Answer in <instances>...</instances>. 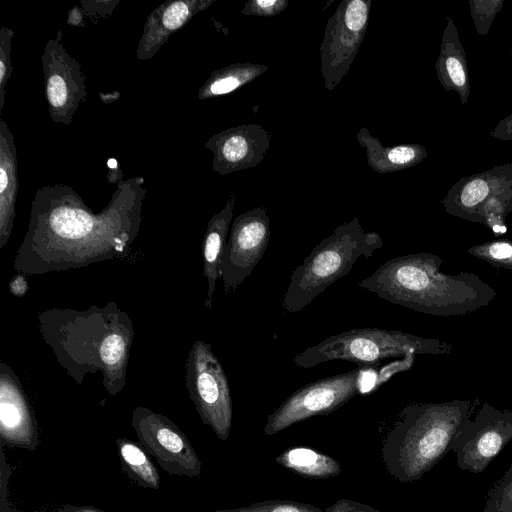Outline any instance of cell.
I'll list each match as a JSON object with an SVG mask.
<instances>
[{
    "label": "cell",
    "mask_w": 512,
    "mask_h": 512,
    "mask_svg": "<svg viewBox=\"0 0 512 512\" xmlns=\"http://www.w3.org/2000/svg\"><path fill=\"white\" fill-rule=\"evenodd\" d=\"M131 425L139 443L169 474L198 477L202 463L185 433L168 417L144 406L134 408Z\"/></svg>",
    "instance_id": "10"
},
{
    "label": "cell",
    "mask_w": 512,
    "mask_h": 512,
    "mask_svg": "<svg viewBox=\"0 0 512 512\" xmlns=\"http://www.w3.org/2000/svg\"><path fill=\"white\" fill-rule=\"evenodd\" d=\"M288 1L255 0L245 4L242 11L245 15L274 16L285 9Z\"/></svg>",
    "instance_id": "30"
},
{
    "label": "cell",
    "mask_w": 512,
    "mask_h": 512,
    "mask_svg": "<svg viewBox=\"0 0 512 512\" xmlns=\"http://www.w3.org/2000/svg\"><path fill=\"white\" fill-rule=\"evenodd\" d=\"M144 183L141 176L122 180L100 212H94L68 185L38 188L14 269L43 275L126 259L142 222Z\"/></svg>",
    "instance_id": "1"
},
{
    "label": "cell",
    "mask_w": 512,
    "mask_h": 512,
    "mask_svg": "<svg viewBox=\"0 0 512 512\" xmlns=\"http://www.w3.org/2000/svg\"><path fill=\"white\" fill-rule=\"evenodd\" d=\"M477 405L478 399L406 405L381 448L388 473L402 483L419 480L451 451Z\"/></svg>",
    "instance_id": "4"
},
{
    "label": "cell",
    "mask_w": 512,
    "mask_h": 512,
    "mask_svg": "<svg viewBox=\"0 0 512 512\" xmlns=\"http://www.w3.org/2000/svg\"><path fill=\"white\" fill-rule=\"evenodd\" d=\"M204 146L213 153V170L226 175L261 161L269 139L259 126H239L210 137Z\"/></svg>",
    "instance_id": "16"
},
{
    "label": "cell",
    "mask_w": 512,
    "mask_h": 512,
    "mask_svg": "<svg viewBox=\"0 0 512 512\" xmlns=\"http://www.w3.org/2000/svg\"><path fill=\"white\" fill-rule=\"evenodd\" d=\"M53 512H106L90 506H64Z\"/></svg>",
    "instance_id": "35"
},
{
    "label": "cell",
    "mask_w": 512,
    "mask_h": 512,
    "mask_svg": "<svg viewBox=\"0 0 512 512\" xmlns=\"http://www.w3.org/2000/svg\"><path fill=\"white\" fill-rule=\"evenodd\" d=\"M212 512H325L324 510L303 502L291 500H267L252 503L234 509H221Z\"/></svg>",
    "instance_id": "27"
},
{
    "label": "cell",
    "mask_w": 512,
    "mask_h": 512,
    "mask_svg": "<svg viewBox=\"0 0 512 512\" xmlns=\"http://www.w3.org/2000/svg\"><path fill=\"white\" fill-rule=\"evenodd\" d=\"M27 290L28 281L26 275L17 272L9 283V292L15 297H22L27 293Z\"/></svg>",
    "instance_id": "34"
},
{
    "label": "cell",
    "mask_w": 512,
    "mask_h": 512,
    "mask_svg": "<svg viewBox=\"0 0 512 512\" xmlns=\"http://www.w3.org/2000/svg\"><path fill=\"white\" fill-rule=\"evenodd\" d=\"M442 258L420 252L388 260L358 287L391 303L433 316H463L489 305L497 292L480 276L446 274Z\"/></svg>",
    "instance_id": "3"
},
{
    "label": "cell",
    "mask_w": 512,
    "mask_h": 512,
    "mask_svg": "<svg viewBox=\"0 0 512 512\" xmlns=\"http://www.w3.org/2000/svg\"><path fill=\"white\" fill-rule=\"evenodd\" d=\"M13 29L3 26L0 30V113L5 104L6 85L12 75L11 44Z\"/></svg>",
    "instance_id": "29"
},
{
    "label": "cell",
    "mask_w": 512,
    "mask_h": 512,
    "mask_svg": "<svg viewBox=\"0 0 512 512\" xmlns=\"http://www.w3.org/2000/svg\"><path fill=\"white\" fill-rule=\"evenodd\" d=\"M37 320L42 339L79 386L87 374L101 373L109 395L123 390L135 330L128 313L115 302L86 310L50 308Z\"/></svg>",
    "instance_id": "2"
},
{
    "label": "cell",
    "mask_w": 512,
    "mask_h": 512,
    "mask_svg": "<svg viewBox=\"0 0 512 512\" xmlns=\"http://www.w3.org/2000/svg\"><path fill=\"white\" fill-rule=\"evenodd\" d=\"M483 512H512V462L489 490Z\"/></svg>",
    "instance_id": "26"
},
{
    "label": "cell",
    "mask_w": 512,
    "mask_h": 512,
    "mask_svg": "<svg viewBox=\"0 0 512 512\" xmlns=\"http://www.w3.org/2000/svg\"><path fill=\"white\" fill-rule=\"evenodd\" d=\"M269 238V217L265 208H255L233 220L220 264L225 294L236 292L251 274L263 257Z\"/></svg>",
    "instance_id": "13"
},
{
    "label": "cell",
    "mask_w": 512,
    "mask_h": 512,
    "mask_svg": "<svg viewBox=\"0 0 512 512\" xmlns=\"http://www.w3.org/2000/svg\"><path fill=\"white\" fill-rule=\"evenodd\" d=\"M266 67L248 63H234L211 73L200 87L198 98L206 100L230 93L263 73Z\"/></svg>",
    "instance_id": "23"
},
{
    "label": "cell",
    "mask_w": 512,
    "mask_h": 512,
    "mask_svg": "<svg viewBox=\"0 0 512 512\" xmlns=\"http://www.w3.org/2000/svg\"><path fill=\"white\" fill-rule=\"evenodd\" d=\"M116 444L121 466L127 476L143 488L159 489V472L143 446L126 438H118Z\"/></svg>",
    "instance_id": "22"
},
{
    "label": "cell",
    "mask_w": 512,
    "mask_h": 512,
    "mask_svg": "<svg viewBox=\"0 0 512 512\" xmlns=\"http://www.w3.org/2000/svg\"><path fill=\"white\" fill-rule=\"evenodd\" d=\"M0 439L10 447L35 450L39 432L33 407L15 372L0 362Z\"/></svg>",
    "instance_id": "15"
},
{
    "label": "cell",
    "mask_w": 512,
    "mask_h": 512,
    "mask_svg": "<svg viewBox=\"0 0 512 512\" xmlns=\"http://www.w3.org/2000/svg\"><path fill=\"white\" fill-rule=\"evenodd\" d=\"M185 386L202 422L226 441L232 425V399L226 373L212 346L196 340L185 362Z\"/></svg>",
    "instance_id": "8"
},
{
    "label": "cell",
    "mask_w": 512,
    "mask_h": 512,
    "mask_svg": "<svg viewBox=\"0 0 512 512\" xmlns=\"http://www.w3.org/2000/svg\"><path fill=\"white\" fill-rule=\"evenodd\" d=\"M468 253L495 268L512 270V241L508 239L476 244Z\"/></svg>",
    "instance_id": "25"
},
{
    "label": "cell",
    "mask_w": 512,
    "mask_h": 512,
    "mask_svg": "<svg viewBox=\"0 0 512 512\" xmlns=\"http://www.w3.org/2000/svg\"><path fill=\"white\" fill-rule=\"evenodd\" d=\"M512 440V410L483 403L456 435L451 451L462 471L481 473Z\"/></svg>",
    "instance_id": "11"
},
{
    "label": "cell",
    "mask_w": 512,
    "mask_h": 512,
    "mask_svg": "<svg viewBox=\"0 0 512 512\" xmlns=\"http://www.w3.org/2000/svg\"><path fill=\"white\" fill-rule=\"evenodd\" d=\"M235 197L231 194L225 206L214 214L208 222L203 238V275L207 281V292L204 306L212 308L213 294L217 279L220 278V264L228 239L232 221Z\"/></svg>",
    "instance_id": "20"
},
{
    "label": "cell",
    "mask_w": 512,
    "mask_h": 512,
    "mask_svg": "<svg viewBox=\"0 0 512 512\" xmlns=\"http://www.w3.org/2000/svg\"><path fill=\"white\" fill-rule=\"evenodd\" d=\"M214 0H167L148 15L139 39L136 58L149 60L197 13L206 10Z\"/></svg>",
    "instance_id": "17"
},
{
    "label": "cell",
    "mask_w": 512,
    "mask_h": 512,
    "mask_svg": "<svg viewBox=\"0 0 512 512\" xmlns=\"http://www.w3.org/2000/svg\"><path fill=\"white\" fill-rule=\"evenodd\" d=\"M119 3L116 1H82L83 11L86 15L91 18L109 16L116 5Z\"/></svg>",
    "instance_id": "31"
},
{
    "label": "cell",
    "mask_w": 512,
    "mask_h": 512,
    "mask_svg": "<svg viewBox=\"0 0 512 512\" xmlns=\"http://www.w3.org/2000/svg\"><path fill=\"white\" fill-rule=\"evenodd\" d=\"M383 246L380 235L366 232L358 219L337 227L292 272L282 297L289 313L302 311L330 285L346 276L359 257L370 258Z\"/></svg>",
    "instance_id": "5"
},
{
    "label": "cell",
    "mask_w": 512,
    "mask_h": 512,
    "mask_svg": "<svg viewBox=\"0 0 512 512\" xmlns=\"http://www.w3.org/2000/svg\"><path fill=\"white\" fill-rule=\"evenodd\" d=\"M442 204L452 216L503 233L506 217L512 212V162L462 177Z\"/></svg>",
    "instance_id": "7"
},
{
    "label": "cell",
    "mask_w": 512,
    "mask_h": 512,
    "mask_svg": "<svg viewBox=\"0 0 512 512\" xmlns=\"http://www.w3.org/2000/svg\"><path fill=\"white\" fill-rule=\"evenodd\" d=\"M370 2L344 1L329 20L322 45L323 75L334 85L350 66L364 37Z\"/></svg>",
    "instance_id": "14"
},
{
    "label": "cell",
    "mask_w": 512,
    "mask_h": 512,
    "mask_svg": "<svg viewBox=\"0 0 512 512\" xmlns=\"http://www.w3.org/2000/svg\"><path fill=\"white\" fill-rule=\"evenodd\" d=\"M490 135L501 141H512V113L503 118Z\"/></svg>",
    "instance_id": "33"
},
{
    "label": "cell",
    "mask_w": 512,
    "mask_h": 512,
    "mask_svg": "<svg viewBox=\"0 0 512 512\" xmlns=\"http://www.w3.org/2000/svg\"><path fill=\"white\" fill-rule=\"evenodd\" d=\"M466 52L452 17H447L440 53L435 64L437 77L446 91H454L465 105L470 96Z\"/></svg>",
    "instance_id": "19"
},
{
    "label": "cell",
    "mask_w": 512,
    "mask_h": 512,
    "mask_svg": "<svg viewBox=\"0 0 512 512\" xmlns=\"http://www.w3.org/2000/svg\"><path fill=\"white\" fill-rule=\"evenodd\" d=\"M511 55H512V46H511Z\"/></svg>",
    "instance_id": "36"
},
{
    "label": "cell",
    "mask_w": 512,
    "mask_h": 512,
    "mask_svg": "<svg viewBox=\"0 0 512 512\" xmlns=\"http://www.w3.org/2000/svg\"><path fill=\"white\" fill-rule=\"evenodd\" d=\"M19 188L15 139L7 123L0 120V249L9 241L16 216Z\"/></svg>",
    "instance_id": "18"
},
{
    "label": "cell",
    "mask_w": 512,
    "mask_h": 512,
    "mask_svg": "<svg viewBox=\"0 0 512 512\" xmlns=\"http://www.w3.org/2000/svg\"><path fill=\"white\" fill-rule=\"evenodd\" d=\"M503 0H470V12L478 34H488L496 15L502 9Z\"/></svg>",
    "instance_id": "28"
},
{
    "label": "cell",
    "mask_w": 512,
    "mask_h": 512,
    "mask_svg": "<svg viewBox=\"0 0 512 512\" xmlns=\"http://www.w3.org/2000/svg\"><path fill=\"white\" fill-rule=\"evenodd\" d=\"M45 96L53 122L70 125L88 90L81 64L63 44V34L47 41L41 57Z\"/></svg>",
    "instance_id": "12"
},
{
    "label": "cell",
    "mask_w": 512,
    "mask_h": 512,
    "mask_svg": "<svg viewBox=\"0 0 512 512\" xmlns=\"http://www.w3.org/2000/svg\"><path fill=\"white\" fill-rule=\"evenodd\" d=\"M365 371L356 368L295 391L268 416L264 434L274 435L312 416L326 415L340 408L359 393Z\"/></svg>",
    "instance_id": "9"
},
{
    "label": "cell",
    "mask_w": 512,
    "mask_h": 512,
    "mask_svg": "<svg viewBox=\"0 0 512 512\" xmlns=\"http://www.w3.org/2000/svg\"><path fill=\"white\" fill-rule=\"evenodd\" d=\"M360 141L367 148L369 162L380 157V160L371 166L381 172L406 169L420 163L427 157L426 149L418 144L383 148L365 137Z\"/></svg>",
    "instance_id": "24"
},
{
    "label": "cell",
    "mask_w": 512,
    "mask_h": 512,
    "mask_svg": "<svg viewBox=\"0 0 512 512\" xmlns=\"http://www.w3.org/2000/svg\"><path fill=\"white\" fill-rule=\"evenodd\" d=\"M325 512H381L371 506L355 502L349 499H340L331 506L327 507Z\"/></svg>",
    "instance_id": "32"
},
{
    "label": "cell",
    "mask_w": 512,
    "mask_h": 512,
    "mask_svg": "<svg viewBox=\"0 0 512 512\" xmlns=\"http://www.w3.org/2000/svg\"><path fill=\"white\" fill-rule=\"evenodd\" d=\"M452 348L451 344L442 340L403 331L357 328L324 339L297 354L292 362L303 369L333 360L374 365L392 357L449 354Z\"/></svg>",
    "instance_id": "6"
},
{
    "label": "cell",
    "mask_w": 512,
    "mask_h": 512,
    "mask_svg": "<svg viewBox=\"0 0 512 512\" xmlns=\"http://www.w3.org/2000/svg\"><path fill=\"white\" fill-rule=\"evenodd\" d=\"M276 463L310 479H327L341 473L334 458L308 447L287 449L276 458Z\"/></svg>",
    "instance_id": "21"
}]
</instances>
